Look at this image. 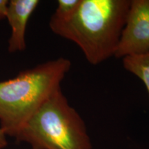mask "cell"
<instances>
[{
    "mask_svg": "<svg viewBox=\"0 0 149 149\" xmlns=\"http://www.w3.org/2000/svg\"><path fill=\"white\" fill-rule=\"evenodd\" d=\"M149 52V0L130 1L126 23L115 57L141 55Z\"/></svg>",
    "mask_w": 149,
    "mask_h": 149,
    "instance_id": "obj_4",
    "label": "cell"
},
{
    "mask_svg": "<svg viewBox=\"0 0 149 149\" xmlns=\"http://www.w3.org/2000/svg\"><path fill=\"white\" fill-rule=\"evenodd\" d=\"M8 145L6 139V135L4 132L0 128V149H3Z\"/></svg>",
    "mask_w": 149,
    "mask_h": 149,
    "instance_id": "obj_9",
    "label": "cell"
},
{
    "mask_svg": "<svg viewBox=\"0 0 149 149\" xmlns=\"http://www.w3.org/2000/svg\"><path fill=\"white\" fill-rule=\"evenodd\" d=\"M8 3V0H0V20L6 19Z\"/></svg>",
    "mask_w": 149,
    "mask_h": 149,
    "instance_id": "obj_8",
    "label": "cell"
},
{
    "mask_svg": "<svg viewBox=\"0 0 149 149\" xmlns=\"http://www.w3.org/2000/svg\"><path fill=\"white\" fill-rule=\"evenodd\" d=\"M130 5V0H81L71 17L62 21L51 18L49 26L75 43L91 64L97 65L115 57Z\"/></svg>",
    "mask_w": 149,
    "mask_h": 149,
    "instance_id": "obj_1",
    "label": "cell"
},
{
    "mask_svg": "<svg viewBox=\"0 0 149 149\" xmlns=\"http://www.w3.org/2000/svg\"><path fill=\"white\" fill-rule=\"evenodd\" d=\"M15 139L32 149L92 148L84 122L61 88L44 102Z\"/></svg>",
    "mask_w": 149,
    "mask_h": 149,
    "instance_id": "obj_3",
    "label": "cell"
},
{
    "mask_svg": "<svg viewBox=\"0 0 149 149\" xmlns=\"http://www.w3.org/2000/svg\"><path fill=\"white\" fill-rule=\"evenodd\" d=\"M123 66L127 71L139 78L149 94V52L123 58Z\"/></svg>",
    "mask_w": 149,
    "mask_h": 149,
    "instance_id": "obj_6",
    "label": "cell"
},
{
    "mask_svg": "<svg viewBox=\"0 0 149 149\" xmlns=\"http://www.w3.org/2000/svg\"><path fill=\"white\" fill-rule=\"evenodd\" d=\"M69 59L59 57L0 81V128L15 138L29 119L56 90L70 70Z\"/></svg>",
    "mask_w": 149,
    "mask_h": 149,
    "instance_id": "obj_2",
    "label": "cell"
},
{
    "mask_svg": "<svg viewBox=\"0 0 149 149\" xmlns=\"http://www.w3.org/2000/svg\"><path fill=\"white\" fill-rule=\"evenodd\" d=\"M39 3L38 0L8 1L6 18L11 28V34L8 40L10 53L22 52L25 50L28 22Z\"/></svg>",
    "mask_w": 149,
    "mask_h": 149,
    "instance_id": "obj_5",
    "label": "cell"
},
{
    "mask_svg": "<svg viewBox=\"0 0 149 149\" xmlns=\"http://www.w3.org/2000/svg\"><path fill=\"white\" fill-rule=\"evenodd\" d=\"M81 3V0H59L55 12L51 18L59 21L71 17Z\"/></svg>",
    "mask_w": 149,
    "mask_h": 149,
    "instance_id": "obj_7",
    "label": "cell"
}]
</instances>
